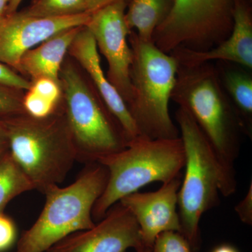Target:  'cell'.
Wrapping results in <instances>:
<instances>
[{"mask_svg":"<svg viewBox=\"0 0 252 252\" xmlns=\"http://www.w3.org/2000/svg\"><path fill=\"white\" fill-rule=\"evenodd\" d=\"M240 220L246 223L252 225V183H250L248 193L245 198L242 200L235 207Z\"/></svg>","mask_w":252,"mask_h":252,"instance_id":"25","label":"cell"},{"mask_svg":"<svg viewBox=\"0 0 252 252\" xmlns=\"http://www.w3.org/2000/svg\"><path fill=\"white\" fill-rule=\"evenodd\" d=\"M33 190L31 181L8 151L0 157V212L13 199Z\"/></svg>","mask_w":252,"mask_h":252,"instance_id":"18","label":"cell"},{"mask_svg":"<svg viewBox=\"0 0 252 252\" xmlns=\"http://www.w3.org/2000/svg\"><path fill=\"white\" fill-rule=\"evenodd\" d=\"M185 151L181 137L152 139L138 136L120 152L99 159L108 172L103 193L94 204L93 218L99 221L126 195L152 183H166L180 177Z\"/></svg>","mask_w":252,"mask_h":252,"instance_id":"4","label":"cell"},{"mask_svg":"<svg viewBox=\"0 0 252 252\" xmlns=\"http://www.w3.org/2000/svg\"><path fill=\"white\" fill-rule=\"evenodd\" d=\"M171 99L193 118L227 170L235 173L241 125L220 84L216 66L179 64Z\"/></svg>","mask_w":252,"mask_h":252,"instance_id":"2","label":"cell"},{"mask_svg":"<svg viewBox=\"0 0 252 252\" xmlns=\"http://www.w3.org/2000/svg\"><path fill=\"white\" fill-rule=\"evenodd\" d=\"M23 110L28 115L35 119H45L52 115L57 103L42 93L34 89L28 90L22 101Z\"/></svg>","mask_w":252,"mask_h":252,"instance_id":"20","label":"cell"},{"mask_svg":"<svg viewBox=\"0 0 252 252\" xmlns=\"http://www.w3.org/2000/svg\"><path fill=\"white\" fill-rule=\"evenodd\" d=\"M107 180L106 167L92 162L71 185L48 189L42 211L18 239L16 252H45L68 235L94 227L93 210Z\"/></svg>","mask_w":252,"mask_h":252,"instance_id":"6","label":"cell"},{"mask_svg":"<svg viewBox=\"0 0 252 252\" xmlns=\"http://www.w3.org/2000/svg\"><path fill=\"white\" fill-rule=\"evenodd\" d=\"M9 151V141L6 127L2 119L0 118V157Z\"/></svg>","mask_w":252,"mask_h":252,"instance_id":"27","label":"cell"},{"mask_svg":"<svg viewBox=\"0 0 252 252\" xmlns=\"http://www.w3.org/2000/svg\"><path fill=\"white\" fill-rule=\"evenodd\" d=\"M185 151V173L178 192L180 233L192 252L201 245L200 222L204 214L220 203V193L230 196L236 190L235 174L227 170L203 132L185 109L175 112Z\"/></svg>","mask_w":252,"mask_h":252,"instance_id":"1","label":"cell"},{"mask_svg":"<svg viewBox=\"0 0 252 252\" xmlns=\"http://www.w3.org/2000/svg\"><path fill=\"white\" fill-rule=\"evenodd\" d=\"M91 14L59 18H39L22 11L0 18V63L19 69L26 53L50 38L71 28L86 26Z\"/></svg>","mask_w":252,"mask_h":252,"instance_id":"11","label":"cell"},{"mask_svg":"<svg viewBox=\"0 0 252 252\" xmlns=\"http://www.w3.org/2000/svg\"><path fill=\"white\" fill-rule=\"evenodd\" d=\"M23 14L39 18H59L86 12L85 0H35Z\"/></svg>","mask_w":252,"mask_h":252,"instance_id":"19","label":"cell"},{"mask_svg":"<svg viewBox=\"0 0 252 252\" xmlns=\"http://www.w3.org/2000/svg\"><path fill=\"white\" fill-rule=\"evenodd\" d=\"M151 250H144V251L141 252H150Z\"/></svg>","mask_w":252,"mask_h":252,"instance_id":"31","label":"cell"},{"mask_svg":"<svg viewBox=\"0 0 252 252\" xmlns=\"http://www.w3.org/2000/svg\"><path fill=\"white\" fill-rule=\"evenodd\" d=\"M65 93V120L77 151V161L86 164L120 152L128 144L117 120L91 93L70 65L61 71Z\"/></svg>","mask_w":252,"mask_h":252,"instance_id":"7","label":"cell"},{"mask_svg":"<svg viewBox=\"0 0 252 252\" xmlns=\"http://www.w3.org/2000/svg\"><path fill=\"white\" fill-rule=\"evenodd\" d=\"M129 249L144 250L137 220L119 202L94 227L68 235L45 252H126Z\"/></svg>","mask_w":252,"mask_h":252,"instance_id":"10","label":"cell"},{"mask_svg":"<svg viewBox=\"0 0 252 252\" xmlns=\"http://www.w3.org/2000/svg\"><path fill=\"white\" fill-rule=\"evenodd\" d=\"M81 28L61 32L28 51L21 59L18 71L26 72L34 80L48 78L61 83L63 60Z\"/></svg>","mask_w":252,"mask_h":252,"instance_id":"15","label":"cell"},{"mask_svg":"<svg viewBox=\"0 0 252 252\" xmlns=\"http://www.w3.org/2000/svg\"><path fill=\"white\" fill-rule=\"evenodd\" d=\"M129 36L133 59L130 69L132 95L127 107L139 136L152 140L178 138L180 130L169 111L178 61L153 41L142 40L135 32L130 31Z\"/></svg>","mask_w":252,"mask_h":252,"instance_id":"5","label":"cell"},{"mask_svg":"<svg viewBox=\"0 0 252 252\" xmlns=\"http://www.w3.org/2000/svg\"><path fill=\"white\" fill-rule=\"evenodd\" d=\"M181 65H199L210 61L233 63L252 69V14L250 0H235L233 26L229 36L215 47L195 51L179 47L170 53Z\"/></svg>","mask_w":252,"mask_h":252,"instance_id":"13","label":"cell"},{"mask_svg":"<svg viewBox=\"0 0 252 252\" xmlns=\"http://www.w3.org/2000/svg\"><path fill=\"white\" fill-rule=\"evenodd\" d=\"M150 252H193L190 245L180 232L167 231L156 239Z\"/></svg>","mask_w":252,"mask_h":252,"instance_id":"21","label":"cell"},{"mask_svg":"<svg viewBox=\"0 0 252 252\" xmlns=\"http://www.w3.org/2000/svg\"><path fill=\"white\" fill-rule=\"evenodd\" d=\"M0 84L11 88L14 90H29L32 84L17 73L13 71L11 67L0 63Z\"/></svg>","mask_w":252,"mask_h":252,"instance_id":"24","label":"cell"},{"mask_svg":"<svg viewBox=\"0 0 252 252\" xmlns=\"http://www.w3.org/2000/svg\"><path fill=\"white\" fill-rule=\"evenodd\" d=\"M211 252H240L238 249L229 244H222L216 247Z\"/></svg>","mask_w":252,"mask_h":252,"instance_id":"28","label":"cell"},{"mask_svg":"<svg viewBox=\"0 0 252 252\" xmlns=\"http://www.w3.org/2000/svg\"><path fill=\"white\" fill-rule=\"evenodd\" d=\"M235 0H175L154 32L153 42L170 54L179 47L206 51L226 39L233 26Z\"/></svg>","mask_w":252,"mask_h":252,"instance_id":"8","label":"cell"},{"mask_svg":"<svg viewBox=\"0 0 252 252\" xmlns=\"http://www.w3.org/2000/svg\"><path fill=\"white\" fill-rule=\"evenodd\" d=\"M127 4V1L119 0L97 10L91 14L86 26L108 63L107 78L127 106L132 95L130 69L133 59L127 43L130 32L125 18Z\"/></svg>","mask_w":252,"mask_h":252,"instance_id":"9","label":"cell"},{"mask_svg":"<svg viewBox=\"0 0 252 252\" xmlns=\"http://www.w3.org/2000/svg\"><path fill=\"white\" fill-rule=\"evenodd\" d=\"M69 50L90 76L101 98L120 125L128 142L138 137V130L125 100L102 70L95 40L86 26L78 32Z\"/></svg>","mask_w":252,"mask_h":252,"instance_id":"14","label":"cell"},{"mask_svg":"<svg viewBox=\"0 0 252 252\" xmlns=\"http://www.w3.org/2000/svg\"><path fill=\"white\" fill-rule=\"evenodd\" d=\"M119 0H85L86 12L92 14L104 6ZM129 3L130 0H124Z\"/></svg>","mask_w":252,"mask_h":252,"instance_id":"26","label":"cell"},{"mask_svg":"<svg viewBox=\"0 0 252 252\" xmlns=\"http://www.w3.org/2000/svg\"><path fill=\"white\" fill-rule=\"evenodd\" d=\"M17 239V228L14 220L0 212V252L9 250Z\"/></svg>","mask_w":252,"mask_h":252,"instance_id":"23","label":"cell"},{"mask_svg":"<svg viewBox=\"0 0 252 252\" xmlns=\"http://www.w3.org/2000/svg\"><path fill=\"white\" fill-rule=\"evenodd\" d=\"M14 89L0 84V118L11 117L25 113L23 102Z\"/></svg>","mask_w":252,"mask_h":252,"instance_id":"22","label":"cell"},{"mask_svg":"<svg viewBox=\"0 0 252 252\" xmlns=\"http://www.w3.org/2000/svg\"><path fill=\"white\" fill-rule=\"evenodd\" d=\"M9 152L34 187L44 194L59 185L77 161V151L65 118L35 119L23 114L1 118Z\"/></svg>","mask_w":252,"mask_h":252,"instance_id":"3","label":"cell"},{"mask_svg":"<svg viewBox=\"0 0 252 252\" xmlns=\"http://www.w3.org/2000/svg\"><path fill=\"white\" fill-rule=\"evenodd\" d=\"M23 0H11V2L8 7L6 14H13V13L18 11L17 10L19 7L20 4L22 2Z\"/></svg>","mask_w":252,"mask_h":252,"instance_id":"29","label":"cell"},{"mask_svg":"<svg viewBox=\"0 0 252 252\" xmlns=\"http://www.w3.org/2000/svg\"><path fill=\"white\" fill-rule=\"evenodd\" d=\"M180 177L162 184L154 192H135L126 195L120 203L133 215L139 227L144 250H152L156 239L167 231L181 232L178 212Z\"/></svg>","mask_w":252,"mask_h":252,"instance_id":"12","label":"cell"},{"mask_svg":"<svg viewBox=\"0 0 252 252\" xmlns=\"http://www.w3.org/2000/svg\"><path fill=\"white\" fill-rule=\"evenodd\" d=\"M11 1V0H0V18L6 14Z\"/></svg>","mask_w":252,"mask_h":252,"instance_id":"30","label":"cell"},{"mask_svg":"<svg viewBox=\"0 0 252 252\" xmlns=\"http://www.w3.org/2000/svg\"><path fill=\"white\" fill-rule=\"evenodd\" d=\"M175 0H130L126 21L130 31L146 41H153L156 30L165 21Z\"/></svg>","mask_w":252,"mask_h":252,"instance_id":"17","label":"cell"},{"mask_svg":"<svg viewBox=\"0 0 252 252\" xmlns=\"http://www.w3.org/2000/svg\"><path fill=\"white\" fill-rule=\"evenodd\" d=\"M233 63L219 61L216 66L220 84L241 125L243 134L252 138V77L248 69Z\"/></svg>","mask_w":252,"mask_h":252,"instance_id":"16","label":"cell"}]
</instances>
